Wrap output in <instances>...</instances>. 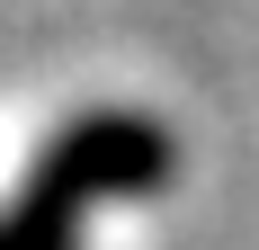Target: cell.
<instances>
[{
	"label": "cell",
	"mask_w": 259,
	"mask_h": 250,
	"mask_svg": "<svg viewBox=\"0 0 259 250\" xmlns=\"http://www.w3.org/2000/svg\"><path fill=\"white\" fill-rule=\"evenodd\" d=\"M152 179H170V134L152 116H80L36 161L27 197L0 215V250H72V232H80L90 205L134 197Z\"/></svg>",
	"instance_id": "obj_1"
}]
</instances>
